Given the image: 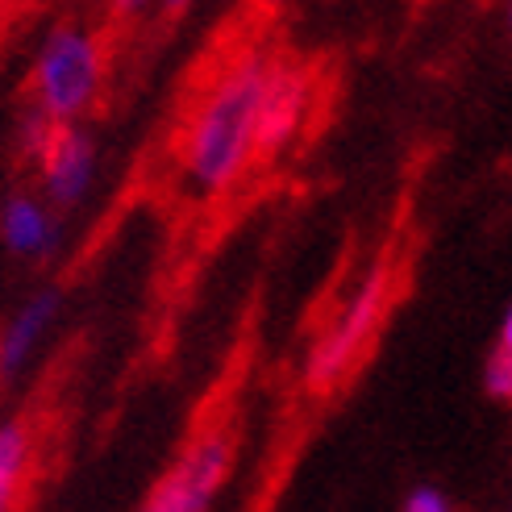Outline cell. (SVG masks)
Masks as SVG:
<instances>
[{"instance_id": "cell-2", "label": "cell", "mask_w": 512, "mask_h": 512, "mask_svg": "<svg viewBox=\"0 0 512 512\" xmlns=\"http://www.w3.org/2000/svg\"><path fill=\"white\" fill-rule=\"evenodd\" d=\"M105 80H109V55H105V34L96 25L80 17H63L46 25L30 63L34 109H42L59 125H75L100 105Z\"/></svg>"}, {"instance_id": "cell-15", "label": "cell", "mask_w": 512, "mask_h": 512, "mask_svg": "<svg viewBox=\"0 0 512 512\" xmlns=\"http://www.w3.org/2000/svg\"><path fill=\"white\" fill-rule=\"evenodd\" d=\"M259 5H279V0H259Z\"/></svg>"}, {"instance_id": "cell-9", "label": "cell", "mask_w": 512, "mask_h": 512, "mask_svg": "<svg viewBox=\"0 0 512 512\" xmlns=\"http://www.w3.org/2000/svg\"><path fill=\"white\" fill-rule=\"evenodd\" d=\"M30 458H34V433L25 421H5L0 425V512H13L17 496L30 475Z\"/></svg>"}, {"instance_id": "cell-16", "label": "cell", "mask_w": 512, "mask_h": 512, "mask_svg": "<svg viewBox=\"0 0 512 512\" xmlns=\"http://www.w3.org/2000/svg\"><path fill=\"white\" fill-rule=\"evenodd\" d=\"M508 25H512V5H508Z\"/></svg>"}, {"instance_id": "cell-10", "label": "cell", "mask_w": 512, "mask_h": 512, "mask_svg": "<svg viewBox=\"0 0 512 512\" xmlns=\"http://www.w3.org/2000/svg\"><path fill=\"white\" fill-rule=\"evenodd\" d=\"M483 388H488L492 400L512 404V354H508V350H496V354L488 358V371H483Z\"/></svg>"}, {"instance_id": "cell-12", "label": "cell", "mask_w": 512, "mask_h": 512, "mask_svg": "<svg viewBox=\"0 0 512 512\" xmlns=\"http://www.w3.org/2000/svg\"><path fill=\"white\" fill-rule=\"evenodd\" d=\"M150 9H159V0H105V13L113 21H138Z\"/></svg>"}, {"instance_id": "cell-14", "label": "cell", "mask_w": 512, "mask_h": 512, "mask_svg": "<svg viewBox=\"0 0 512 512\" xmlns=\"http://www.w3.org/2000/svg\"><path fill=\"white\" fill-rule=\"evenodd\" d=\"M500 350L512 354V309H508V317H504V325H500Z\"/></svg>"}, {"instance_id": "cell-8", "label": "cell", "mask_w": 512, "mask_h": 512, "mask_svg": "<svg viewBox=\"0 0 512 512\" xmlns=\"http://www.w3.org/2000/svg\"><path fill=\"white\" fill-rule=\"evenodd\" d=\"M304 105H309V84L296 67L279 63L267 88V105H263V125H259V159L275 155L279 146H288L304 121Z\"/></svg>"}, {"instance_id": "cell-3", "label": "cell", "mask_w": 512, "mask_h": 512, "mask_svg": "<svg viewBox=\"0 0 512 512\" xmlns=\"http://www.w3.org/2000/svg\"><path fill=\"white\" fill-rule=\"evenodd\" d=\"M238 463V442L229 429H209L184 446L167 475L150 488L142 512H209L225 492Z\"/></svg>"}, {"instance_id": "cell-5", "label": "cell", "mask_w": 512, "mask_h": 512, "mask_svg": "<svg viewBox=\"0 0 512 512\" xmlns=\"http://www.w3.org/2000/svg\"><path fill=\"white\" fill-rule=\"evenodd\" d=\"M38 171V192L46 196L50 209L71 213L92 196L96 175H100V142L84 121L75 125H55L34 159Z\"/></svg>"}, {"instance_id": "cell-7", "label": "cell", "mask_w": 512, "mask_h": 512, "mask_svg": "<svg viewBox=\"0 0 512 512\" xmlns=\"http://www.w3.org/2000/svg\"><path fill=\"white\" fill-rule=\"evenodd\" d=\"M59 317V296L55 292H34L25 296L17 309L9 313V321L0 325V379H21L25 367L38 358L42 342L50 338Z\"/></svg>"}, {"instance_id": "cell-11", "label": "cell", "mask_w": 512, "mask_h": 512, "mask_svg": "<svg viewBox=\"0 0 512 512\" xmlns=\"http://www.w3.org/2000/svg\"><path fill=\"white\" fill-rule=\"evenodd\" d=\"M400 512H454L446 492L442 488H429V483H421V488H413L404 496V508Z\"/></svg>"}, {"instance_id": "cell-6", "label": "cell", "mask_w": 512, "mask_h": 512, "mask_svg": "<svg viewBox=\"0 0 512 512\" xmlns=\"http://www.w3.org/2000/svg\"><path fill=\"white\" fill-rule=\"evenodd\" d=\"M0 242L30 263H42L59 250V217L42 192H9L0 200Z\"/></svg>"}, {"instance_id": "cell-4", "label": "cell", "mask_w": 512, "mask_h": 512, "mask_svg": "<svg viewBox=\"0 0 512 512\" xmlns=\"http://www.w3.org/2000/svg\"><path fill=\"white\" fill-rule=\"evenodd\" d=\"M388 292H392V271H388V263H375L363 284L354 288V296L346 300V309L334 317V325L317 338V346L309 354L304 375H309L313 388H334V383L354 367L358 350L371 342L383 309H388Z\"/></svg>"}, {"instance_id": "cell-1", "label": "cell", "mask_w": 512, "mask_h": 512, "mask_svg": "<svg viewBox=\"0 0 512 512\" xmlns=\"http://www.w3.org/2000/svg\"><path fill=\"white\" fill-rule=\"evenodd\" d=\"M267 50H242L221 67L179 138V171L196 196H221L259 159V125L275 75Z\"/></svg>"}, {"instance_id": "cell-13", "label": "cell", "mask_w": 512, "mask_h": 512, "mask_svg": "<svg viewBox=\"0 0 512 512\" xmlns=\"http://www.w3.org/2000/svg\"><path fill=\"white\" fill-rule=\"evenodd\" d=\"M192 9V0H159V13L163 17H179V13H188Z\"/></svg>"}]
</instances>
